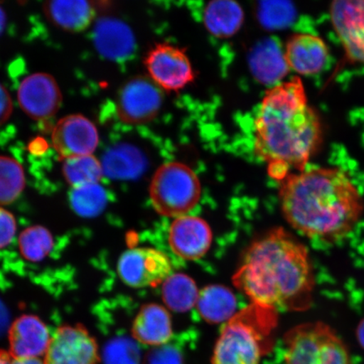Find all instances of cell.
<instances>
[{
	"instance_id": "6da1fadb",
	"label": "cell",
	"mask_w": 364,
	"mask_h": 364,
	"mask_svg": "<svg viewBox=\"0 0 364 364\" xmlns=\"http://www.w3.org/2000/svg\"><path fill=\"white\" fill-rule=\"evenodd\" d=\"M233 283L253 304L299 312L311 308L316 279L306 245L275 228L250 245Z\"/></svg>"
},
{
	"instance_id": "7a4b0ae2",
	"label": "cell",
	"mask_w": 364,
	"mask_h": 364,
	"mask_svg": "<svg viewBox=\"0 0 364 364\" xmlns=\"http://www.w3.org/2000/svg\"><path fill=\"white\" fill-rule=\"evenodd\" d=\"M321 142V121L299 77L267 91L255 120L254 149L273 180L306 170Z\"/></svg>"
},
{
	"instance_id": "3957f363",
	"label": "cell",
	"mask_w": 364,
	"mask_h": 364,
	"mask_svg": "<svg viewBox=\"0 0 364 364\" xmlns=\"http://www.w3.org/2000/svg\"><path fill=\"white\" fill-rule=\"evenodd\" d=\"M279 184L285 220L309 238L336 242L351 233L363 215L361 194L348 176L336 168H306Z\"/></svg>"
},
{
	"instance_id": "277c9868",
	"label": "cell",
	"mask_w": 364,
	"mask_h": 364,
	"mask_svg": "<svg viewBox=\"0 0 364 364\" xmlns=\"http://www.w3.org/2000/svg\"><path fill=\"white\" fill-rule=\"evenodd\" d=\"M277 313L253 303L236 313L223 327L212 364H260L273 347Z\"/></svg>"
},
{
	"instance_id": "5b68a950",
	"label": "cell",
	"mask_w": 364,
	"mask_h": 364,
	"mask_svg": "<svg viewBox=\"0 0 364 364\" xmlns=\"http://www.w3.org/2000/svg\"><path fill=\"white\" fill-rule=\"evenodd\" d=\"M202 186L195 171L186 164H163L154 173L149 186V197L156 211L162 216L180 218L197 206Z\"/></svg>"
},
{
	"instance_id": "8992f818",
	"label": "cell",
	"mask_w": 364,
	"mask_h": 364,
	"mask_svg": "<svg viewBox=\"0 0 364 364\" xmlns=\"http://www.w3.org/2000/svg\"><path fill=\"white\" fill-rule=\"evenodd\" d=\"M284 340L285 364H352L347 346L326 323L296 326Z\"/></svg>"
},
{
	"instance_id": "52a82bcc",
	"label": "cell",
	"mask_w": 364,
	"mask_h": 364,
	"mask_svg": "<svg viewBox=\"0 0 364 364\" xmlns=\"http://www.w3.org/2000/svg\"><path fill=\"white\" fill-rule=\"evenodd\" d=\"M120 279L132 288H154L171 275L170 258L161 250L149 247L127 250L118 260Z\"/></svg>"
},
{
	"instance_id": "ba28073f",
	"label": "cell",
	"mask_w": 364,
	"mask_h": 364,
	"mask_svg": "<svg viewBox=\"0 0 364 364\" xmlns=\"http://www.w3.org/2000/svg\"><path fill=\"white\" fill-rule=\"evenodd\" d=\"M149 79L161 90L176 92L192 84L195 72L183 48L159 43L150 50L144 60Z\"/></svg>"
},
{
	"instance_id": "9c48e42d",
	"label": "cell",
	"mask_w": 364,
	"mask_h": 364,
	"mask_svg": "<svg viewBox=\"0 0 364 364\" xmlns=\"http://www.w3.org/2000/svg\"><path fill=\"white\" fill-rule=\"evenodd\" d=\"M162 102L161 89L151 80L135 77L118 94L117 115L126 124H147L158 115Z\"/></svg>"
},
{
	"instance_id": "30bf717a",
	"label": "cell",
	"mask_w": 364,
	"mask_h": 364,
	"mask_svg": "<svg viewBox=\"0 0 364 364\" xmlns=\"http://www.w3.org/2000/svg\"><path fill=\"white\" fill-rule=\"evenodd\" d=\"M98 346L83 326H63L52 336L44 364H97Z\"/></svg>"
},
{
	"instance_id": "8fae6325",
	"label": "cell",
	"mask_w": 364,
	"mask_h": 364,
	"mask_svg": "<svg viewBox=\"0 0 364 364\" xmlns=\"http://www.w3.org/2000/svg\"><path fill=\"white\" fill-rule=\"evenodd\" d=\"M52 142L62 159L91 156L99 144V134L92 122L82 115L62 118L54 127Z\"/></svg>"
},
{
	"instance_id": "7c38bea8",
	"label": "cell",
	"mask_w": 364,
	"mask_h": 364,
	"mask_svg": "<svg viewBox=\"0 0 364 364\" xmlns=\"http://www.w3.org/2000/svg\"><path fill=\"white\" fill-rule=\"evenodd\" d=\"M18 102L23 111L35 120L52 117L59 110L62 94L52 75L36 73L22 80L18 89Z\"/></svg>"
},
{
	"instance_id": "4fadbf2b",
	"label": "cell",
	"mask_w": 364,
	"mask_h": 364,
	"mask_svg": "<svg viewBox=\"0 0 364 364\" xmlns=\"http://www.w3.org/2000/svg\"><path fill=\"white\" fill-rule=\"evenodd\" d=\"M331 16L347 56L364 63V0L334 1Z\"/></svg>"
},
{
	"instance_id": "5bb4252c",
	"label": "cell",
	"mask_w": 364,
	"mask_h": 364,
	"mask_svg": "<svg viewBox=\"0 0 364 364\" xmlns=\"http://www.w3.org/2000/svg\"><path fill=\"white\" fill-rule=\"evenodd\" d=\"M212 242L211 228L201 218H177L170 227L169 244L172 252L185 260L195 261L203 257Z\"/></svg>"
},
{
	"instance_id": "9a60e30c",
	"label": "cell",
	"mask_w": 364,
	"mask_h": 364,
	"mask_svg": "<svg viewBox=\"0 0 364 364\" xmlns=\"http://www.w3.org/2000/svg\"><path fill=\"white\" fill-rule=\"evenodd\" d=\"M51 338L47 326L38 316L18 318L9 331L11 357L38 358L47 353Z\"/></svg>"
},
{
	"instance_id": "2e32d148",
	"label": "cell",
	"mask_w": 364,
	"mask_h": 364,
	"mask_svg": "<svg viewBox=\"0 0 364 364\" xmlns=\"http://www.w3.org/2000/svg\"><path fill=\"white\" fill-rule=\"evenodd\" d=\"M287 65L299 75H312L324 68L328 49L321 38L311 34H295L286 44Z\"/></svg>"
},
{
	"instance_id": "e0dca14e",
	"label": "cell",
	"mask_w": 364,
	"mask_h": 364,
	"mask_svg": "<svg viewBox=\"0 0 364 364\" xmlns=\"http://www.w3.org/2000/svg\"><path fill=\"white\" fill-rule=\"evenodd\" d=\"M172 334L170 313L158 304H144L132 327V335L136 343L154 348L168 344Z\"/></svg>"
},
{
	"instance_id": "ac0fdd59",
	"label": "cell",
	"mask_w": 364,
	"mask_h": 364,
	"mask_svg": "<svg viewBox=\"0 0 364 364\" xmlns=\"http://www.w3.org/2000/svg\"><path fill=\"white\" fill-rule=\"evenodd\" d=\"M94 43L100 54L113 61H120L133 53L134 36L124 22L105 17L95 25Z\"/></svg>"
},
{
	"instance_id": "d6986e66",
	"label": "cell",
	"mask_w": 364,
	"mask_h": 364,
	"mask_svg": "<svg viewBox=\"0 0 364 364\" xmlns=\"http://www.w3.org/2000/svg\"><path fill=\"white\" fill-rule=\"evenodd\" d=\"M43 10L54 25L70 33H80L87 28L97 13L92 2L83 0L46 2Z\"/></svg>"
},
{
	"instance_id": "ffe728a7",
	"label": "cell",
	"mask_w": 364,
	"mask_h": 364,
	"mask_svg": "<svg viewBox=\"0 0 364 364\" xmlns=\"http://www.w3.org/2000/svg\"><path fill=\"white\" fill-rule=\"evenodd\" d=\"M245 20L242 7L232 0H217L207 4L203 23L208 33L218 38H229L238 33Z\"/></svg>"
},
{
	"instance_id": "44dd1931",
	"label": "cell",
	"mask_w": 364,
	"mask_h": 364,
	"mask_svg": "<svg viewBox=\"0 0 364 364\" xmlns=\"http://www.w3.org/2000/svg\"><path fill=\"white\" fill-rule=\"evenodd\" d=\"M196 306L199 315L209 324L228 322L237 313L235 294L220 284L208 285L200 291Z\"/></svg>"
},
{
	"instance_id": "7402d4cb",
	"label": "cell",
	"mask_w": 364,
	"mask_h": 364,
	"mask_svg": "<svg viewBox=\"0 0 364 364\" xmlns=\"http://www.w3.org/2000/svg\"><path fill=\"white\" fill-rule=\"evenodd\" d=\"M102 165L104 175L110 178L129 180L142 174L146 161L138 149L122 144L105 154Z\"/></svg>"
},
{
	"instance_id": "603a6c76",
	"label": "cell",
	"mask_w": 364,
	"mask_h": 364,
	"mask_svg": "<svg viewBox=\"0 0 364 364\" xmlns=\"http://www.w3.org/2000/svg\"><path fill=\"white\" fill-rule=\"evenodd\" d=\"M200 291L192 277L184 273L171 274L162 284V299L167 309L185 313L197 306Z\"/></svg>"
},
{
	"instance_id": "cb8c5ba5",
	"label": "cell",
	"mask_w": 364,
	"mask_h": 364,
	"mask_svg": "<svg viewBox=\"0 0 364 364\" xmlns=\"http://www.w3.org/2000/svg\"><path fill=\"white\" fill-rule=\"evenodd\" d=\"M252 67L254 74L265 83L283 79L289 68L285 60L284 51L282 52L272 42L262 43L256 49L252 58Z\"/></svg>"
},
{
	"instance_id": "d4e9b609",
	"label": "cell",
	"mask_w": 364,
	"mask_h": 364,
	"mask_svg": "<svg viewBox=\"0 0 364 364\" xmlns=\"http://www.w3.org/2000/svg\"><path fill=\"white\" fill-rule=\"evenodd\" d=\"M62 171L73 188L98 183L104 175L102 163L92 154L63 159Z\"/></svg>"
},
{
	"instance_id": "484cf974",
	"label": "cell",
	"mask_w": 364,
	"mask_h": 364,
	"mask_svg": "<svg viewBox=\"0 0 364 364\" xmlns=\"http://www.w3.org/2000/svg\"><path fill=\"white\" fill-rule=\"evenodd\" d=\"M73 210L85 218L101 215L107 204V193L99 183L73 188L70 194Z\"/></svg>"
},
{
	"instance_id": "4316f807",
	"label": "cell",
	"mask_w": 364,
	"mask_h": 364,
	"mask_svg": "<svg viewBox=\"0 0 364 364\" xmlns=\"http://www.w3.org/2000/svg\"><path fill=\"white\" fill-rule=\"evenodd\" d=\"M24 170L15 159L0 156V205L15 202L25 188Z\"/></svg>"
},
{
	"instance_id": "83f0119b",
	"label": "cell",
	"mask_w": 364,
	"mask_h": 364,
	"mask_svg": "<svg viewBox=\"0 0 364 364\" xmlns=\"http://www.w3.org/2000/svg\"><path fill=\"white\" fill-rule=\"evenodd\" d=\"M53 244L52 234L42 226L28 228L22 232L19 238L22 256L33 262L44 260L52 252Z\"/></svg>"
},
{
	"instance_id": "f1b7e54d",
	"label": "cell",
	"mask_w": 364,
	"mask_h": 364,
	"mask_svg": "<svg viewBox=\"0 0 364 364\" xmlns=\"http://www.w3.org/2000/svg\"><path fill=\"white\" fill-rule=\"evenodd\" d=\"M103 364H141V352L138 343L127 336H117L104 346Z\"/></svg>"
},
{
	"instance_id": "f546056e",
	"label": "cell",
	"mask_w": 364,
	"mask_h": 364,
	"mask_svg": "<svg viewBox=\"0 0 364 364\" xmlns=\"http://www.w3.org/2000/svg\"><path fill=\"white\" fill-rule=\"evenodd\" d=\"M143 364H185L179 349L166 344L153 348L144 357Z\"/></svg>"
},
{
	"instance_id": "4dcf8cb0",
	"label": "cell",
	"mask_w": 364,
	"mask_h": 364,
	"mask_svg": "<svg viewBox=\"0 0 364 364\" xmlns=\"http://www.w3.org/2000/svg\"><path fill=\"white\" fill-rule=\"evenodd\" d=\"M17 230L15 217L0 208V249L8 247L15 238Z\"/></svg>"
},
{
	"instance_id": "1f68e13d",
	"label": "cell",
	"mask_w": 364,
	"mask_h": 364,
	"mask_svg": "<svg viewBox=\"0 0 364 364\" xmlns=\"http://www.w3.org/2000/svg\"><path fill=\"white\" fill-rule=\"evenodd\" d=\"M12 112L13 103L10 93L0 84V126L10 118Z\"/></svg>"
},
{
	"instance_id": "d6a6232c",
	"label": "cell",
	"mask_w": 364,
	"mask_h": 364,
	"mask_svg": "<svg viewBox=\"0 0 364 364\" xmlns=\"http://www.w3.org/2000/svg\"><path fill=\"white\" fill-rule=\"evenodd\" d=\"M7 324L8 317L6 309L4 307L2 303L0 302V336L6 330Z\"/></svg>"
},
{
	"instance_id": "836d02e7",
	"label": "cell",
	"mask_w": 364,
	"mask_h": 364,
	"mask_svg": "<svg viewBox=\"0 0 364 364\" xmlns=\"http://www.w3.org/2000/svg\"><path fill=\"white\" fill-rule=\"evenodd\" d=\"M11 364H44V362L38 358H13Z\"/></svg>"
},
{
	"instance_id": "e575fe53",
	"label": "cell",
	"mask_w": 364,
	"mask_h": 364,
	"mask_svg": "<svg viewBox=\"0 0 364 364\" xmlns=\"http://www.w3.org/2000/svg\"><path fill=\"white\" fill-rule=\"evenodd\" d=\"M13 358L10 353L0 350V364H11Z\"/></svg>"
},
{
	"instance_id": "d590c367",
	"label": "cell",
	"mask_w": 364,
	"mask_h": 364,
	"mask_svg": "<svg viewBox=\"0 0 364 364\" xmlns=\"http://www.w3.org/2000/svg\"><path fill=\"white\" fill-rule=\"evenodd\" d=\"M358 340L364 349V320L360 323L358 328Z\"/></svg>"
},
{
	"instance_id": "8d00e7d4",
	"label": "cell",
	"mask_w": 364,
	"mask_h": 364,
	"mask_svg": "<svg viewBox=\"0 0 364 364\" xmlns=\"http://www.w3.org/2000/svg\"><path fill=\"white\" fill-rule=\"evenodd\" d=\"M6 24V16L1 6H0V35L3 33Z\"/></svg>"
}]
</instances>
